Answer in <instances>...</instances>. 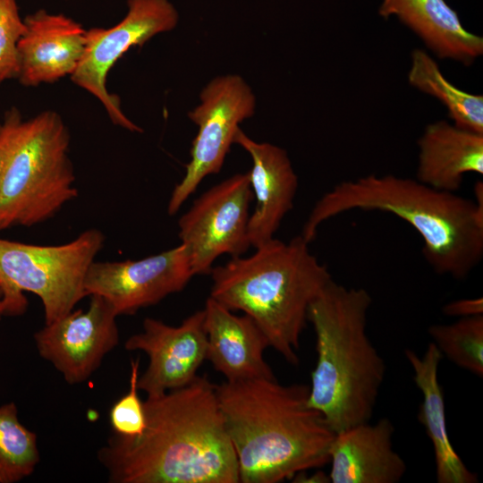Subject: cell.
Segmentation results:
<instances>
[{
    "label": "cell",
    "instance_id": "6da1fadb",
    "mask_svg": "<svg viewBox=\"0 0 483 483\" xmlns=\"http://www.w3.org/2000/svg\"><path fill=\"white\" fill-rule=\"evenodd\" d=\"M146 427L112 436L98 458L114 483H238L239 468L216 385H189L144 402Z\"/></svg>",
    "mask_w": 483,
    "mask_h": 483
},
{
    "label": "cell",
    "instance_id": "7a4b0ae2",
    "mask_svg": "<svg viewBox=\"0 0 483 483\" xmlns=\"http://www.w3.org/2000/svg\"><path fill=\"white\" fill-rule=\"evenodd\" d=\"M475 199L432 188L417 179L369 174L343 181L314 205L301 235L311 242L320 225L351 210L396 216L420 236L425 259L438 275L463 280L483 258V183Z\"/></svg>",
    "mask_w": 483,
    "mask_h": 483
},
{
    "label": "cell",
    "instance_id": "3957f363",
    "mask_svg": "<svg viewBox=\"0 0 483 483\" xmlns=\"http://www.w3.org/2000/svg\"><path fill=\"white\" fill-rule=\"evenodd\" d=\"M242 483H278L329 462L335 433L309 404V386L274 377L216 385Z\"/></svg>",
    "mask_w": 483,
    "mask_h": 483
},
{
    "label": "cell",
    "instance_id": "277c9868",
    "mask_svg": "<svg viewBox=\"0 0 483 483\" xmlns=\"http://www.w3.org/2000/svg\"><path fill=\"white\" fill-rule=\"evenodd\" d=\"M372 304L364 288L330 281L309 308L317 362L309 404L336 434L370 421L386 366L368 335Z\"/></svg>",
    "mask_w": 483,
    "mask_h": 483
},
{
    "label": "cell",
    "instance_id": "5b68a950",
    "mask_svg": "<svg viewBox=\"0 0 483 483\" xmlns=\"http://www.w3.org/2000/svg\"><path fill=\"white\" fill-rule=\"evenodd\" d=\"M309 244L301 234L288 242L274 237L252 255L233 257L210 272V297L249 316L269 346L294 366L309 308L333 280Z\"/></svg>",
    "mask_w": 483,
    "mask_h": 483
},
{
    "label": "cell",
    "instance_id": "8992f818",
    "mask_svg": "<svg viewBox=\"0 0 483 483\" xmlns=\"http://www.w3.org/2000/svg\"><path fill=\"white\" fill-rule=\"evenodd\" d=\"M61 115L43 111L24 119L16 108L0 123V231L32 226L78 196Z\"/></svg>",
    "mask_w": 483,
    "mask_h": 483
},
{
    "label": "cell",
    "instance_id": "52a82bcc",
    "mask_svg": "<svg viewBox=\"0 0 483 483\" xmlns=\"http://www.w3.org/2000/svg\"><path fill=\"white\" fill-rule=\"evenodd\" d=\"M105 242L104 233L88 229L61 245H36L0 238V285L4 316L26 311L23 292L42 301L45 324L73 310L87 296L85 278Z\"/></svg>",
    "mask_w": 483,
    "mask_h": 483
},
{
    "label": "cell",
    "instance_id": "ba28073f",
    "mask_svg": "<svg viewBox=\"0 0 483 483\" xmlns=\"http://www.w3.org/2000/svg\"><path fill=\"white\" fill-rule=\"evenodd\" d=\"M179 13L169 0H127V13L114 26L86 30L85 47L72 82L95 97L110 120L123 129L142 132L123 112L118 96L106 88L108 72L131 47H142L157 34L174 30Z\"/></svg>",
    "mask_w": 483,
    "mask_h": 483
},
{
    "label": "cell",
    "instance_id": "9c48e42d",
    "mask_svg": "<svg viewBox=\"0 0 483 483\" xmlns=\"http://www.w3.org/2000/svg\"><path fill=\"white\" fill-rule=\"evenodd\" d=\"M199 98L200 104L188 113L198 126V133L185 174L170 196V216L178 212L205 177L221 171L239 124L255 113V95L236 74L216 77L202 89Z\"/></svg>",
    "mask_w": 483,
    "mask_h": 483
},
{
    "label": "cell",
    "instance_id": "30bf717a",
    "mask_svg": "<svg viewBox=\"0 0 483 483\" xmlns=\"http://www.w3.org/2000/svg\"><path fill=\"white\" fill-rule=\"evenodd\" d=\"M248 173L236 174L196 199L178 221L194 275H208L217 258L242 256L250 247L249 208L253 200Z\"/></svg>",
    "mask_w": 483,
    "mask_h": 483
},
{
    "label": "cell",
    "instance_id": "8fae6325",
    "mask_svg": "<svg viewBox=\"0 0 483 483\" xmlns=\"http://www.w3.org/2000/svg\"><path fill=\"white\" fill-rule=\"evenodd\" d=\"M194 276L186 246L139 260L93 261L86 278L87 296L99 295L120 315H132L179 292Z\"/></svg>",
    "mask_w": 483,
    "mask_h": 483
},
{
    "label": "cell",
    "instance_id": "7c38bea8",
    "mask_svg": "<svg viewBox=\"0 0 483 483\" xmlns=\"http://www.w3.org/2000/svg\"><path fill=\"white\" fill-rule=\"evenodd\" d=\"M117 314L99 295H90L87 310H72L34 335L38 354L71 384L87 380L119 343Z\"/></svg>",
    "mask_w": 483,
    "mask_h": 483
},
{
    "label": "cell",
    "instance_id": "4fadbf2b",
    "mask_svg": "<svg viewBox=\"0 0 483 483\" xmlns=\"http://www.w3.org/2000/svg\"><path fill=\"white\" fill-rule=\"evenodd\" d=\"M127 351H141L148 357V365L139 377V389L148 397L189 385L207 360V335L204 310L186 318L177 326L147 318L140 333L125 342Z\"/></svg>",
    "mask_w": 483,
    "mask_h": 483
},
{
    "label": "cell",
    "instance_id": "5bb4252c",
    "mask_svg": "<svg viewBox=\"0 0 483 483\" xmlns=\"http://www.w3.org/2000/svg\"><path fill=\"white\" fill-rule=\"evenodd\" d=\"M23 20L25 30L18 43L20 82L35 87L71 76L85 47L86 30L81 24L43 9Z\"/></svg>",
    "mask_w": 483,
    "mask_h": 483
},
{
    "label": "cell",
    "instance_id": "9a60e30c",
    "mask_svg": "<svg viewBox=\"0 0 483 483\" xmlns=\"http://www.w3.org/2000/svg\"><path fill=\"white\" fill-rule=\"evenodd\" d=\"M233 143L250 156L252 167L248 172L256 205L248 221V239L257 248L274 238L281 222L293 208L298 176L286 151L267 142H257L241 128Z\"/></svg>",
    "mask_w": 483,
    "mask_h": 483
},
{
    "label": "cell",
    "instance_id": "2e32d148",
    "mask_svg": "<svg viewBox=\"0 0 483 483\" xmlns=\"http://www.w3.org/2000/svg\"><path fill=\"white\" fill-rule=\"evenodd\" d=\"M394 427L388 418L336 433L329 450L333 483H397L406 463L394 449Z\"/></svg>",
    "mask_w": 483,
    "mask_h": 483
},
{
    "label": "cell",
    "instance_id": "e0dca14e",
    "mask_svg": "<svg viewBox=\"0 0 483 483\" xmlns=\"http://www.w3.org/2000/svg\"><path fill=\"white\" fill-rule=\"evenodd\" d=\"M203 310L207 360L226 381L274 377L264 359L268 341L249 316L234 315L210 296Z\"/></svg>",
    "mask_w": 483,
    "mask_h": 483
},
{
    "label": "cell",
    "instance_id": "ac0fdd59",
    "mask_svg": "<svg viewBox=\"0 0 483 483\" xmlns=\"http://www.w3.org/2000/svg\"><path fill=\"white\" fill-rule=\"evenodd\" d=\"M404 355L411 368L413 381L421 393L418 419L432 443L436 482H478L477 474L463 462L447 432L444 392L438 380L441 352L431 342L422 356L411 349H406Z\"/></svg>",
    "mask_w": 483,
    "mask_h": 483
},
{
    "label": "cell",
    "instance_id": "d6986e66",
    "mask_svg": "<svg viewBox=\"0 0 483 483\" xmlns=\"http://www.w3.org/2000/svg\"><path fill=\"white\" fill-rule=\"evenodd\" d=\"M416 179L436 190L457 192L465 174H483V134L438 121L418 140Z\"/></svg>",
    "mask_w": 483,
    "mask_h": 483
},
{
    "label": "cell",
    "instance_id": "ffe728a7",
    "mask_svg": "<svg viewBox=\"0 0 483 483\" xmlns=\"http://www.w3.org/2000/svg\"><path fill=\"white\" fill-rule=\"evenodd\" d=\"M380 16H396L439 58L465 65L483 54V38L468 31L445 0H383Z\"/></svg>",
    "mask_w": 483,
    "mask_h": 483
},
{
    "label": "cell",
    "instance_id": "44dd1931",
    "mask_svg": "<svg viewBox=\"0 0 483 483\" xmlns=\"http://www.w3.org/2000/svg\"><path fill=\"white\" fill-rule=\"evenodd\" d=\"M408 80L413 87L439 99L446 106L453 125L483 134V97L455 87L424 50L412 52Z\"/></svg>",
    "mask_w": 483,
    "mask_h": 483
},
{
    "label": "cell",
    "instance_id": "7402d4cb",
    "mask_svg": "<svg viewBox=\"0 0 483 483\" xmlns=\"http://www.w3.org/2000/svg\"><path fill=\"white\" fill-rule=\"evenodd\" d=\"M38 462L37 436L21 423L16 405L0 406V483L30 476Z\"/></svg>",
    "mask_w": 483,
    "mask_h": 483
},
{
    "label": "cell",
    "instance_id": "603a6c76",
    "mask_svg": "<svg viewBox=\"0 0 483 483\" xmlns=\"http://www.w3.org/2000/svg\"><path fill=\"white\" fill-rule=\"evenodd\" d=\"M428 331L443 358L482 378L483 315L461 318L451 324L432 325Z\"/></svg>",
    "mask_w": 483,
    "mask_h": 483
},
{
    "label": "cell",
    "instance_id": "cb8c5ba5",
    "mask_svg": "<svg viewBox=\"0 0 483 483\" xmlns=\"http://www.w3.org/2000/svg\"><path fill=\"white\" fill-rule=\"evenodd\" d=\"M140 360H131L129 390L112 406L110 424L115 435L123 437L140 436L146 427L144 402L139 396Z\"/></svg>",
    "mask_w": 483,
    "mask_h": 483
},
{
    "label": "cell",
    "instance_id": "d4e9b609",
    "mask_svg": "<svg viewBox=\"0 0 483 483\" xmlns=\"http://www.w3.org/2000/svg\"><path fill=\"white\" fill-rule=\"evenodd\" d=\"M24 30L16 0H0V85L18 76V43Z\"/></svg>",
    "mask_w": 483,
    "mask_h": 483
},
{
    "label": "cell",
    "instance_id": "484cf974",
    "mask_svg": "<svg viewBox=\"0 0 483 483\" xmlns=\"http://www.w3.org/2000/svg\"><path fill=\"white\" fill-rule=\"evenodd\" d=\"M442 310L444 315L458 318L483 315V299L478 297L455 300L446 303Z\"/></svg>",
    "mask_w": 483,
    "mask_h": 483
},
{
    "label": "cell",
    "instance_id": "4316f807",
    "mask_svg": "<svg viewBox=\"0 0 483 483\" xmlns=\"http://www.w3.org/2000/svg\"><path fill=\"white\" fill-rule=\"evenodd\" d=\"M292 482L299 483H328L330 481L329 474L318 470L311 475H308L305 471L297 473L292 479Z\"/></svg>",
    "mask_w": 483,
    "mask_h": 483
},
{
    "label": "cell",
    "instance_id": "83f0119b",
    "mask_svg": "<svg viewBox=\"0 0 483 483\" xmlns=\"http://www.w3.org/2000/svg\"><path fill=\"white\" fill-rule=\"evenodd\" d=\"M3 300H4V294H3L2 287L0 285V318L4 316Z\"/></svg>",
    "mask_w": 483,
    "mask_h": 483
}]
</instances>
